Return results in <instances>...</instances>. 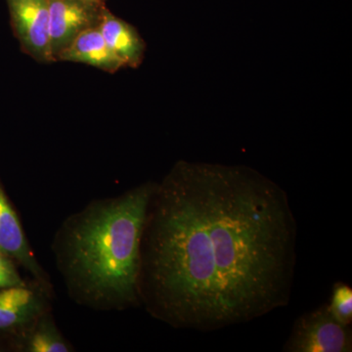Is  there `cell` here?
Wrapping results in <instances>:
<instances>
[{"instance_id": "1", "label": "cell", "mask_w": 352, "mask_h": 352, "mask_svg": "<svg viewBox=\"0 0 352 352\" xmlns=\"http://www.w3.org/2000/svg\"><path fill=\"white\" fill-rule=\"evenodd\" d=\"M150 206L140 295L153 314L214 331L288 305L296 223L276 183L243 166L182 162Z\"/></svg>"}, {"instance_id": "2", "label": "cell", "mask_w": 352, "mask_h": 352, "mask_svg": "<svg viewBox=\"0 0 352 352\" xmlns=\"http://www.w3.org/2000/svg\"><path fill=\"white\" fill-rule=\"evenodd\" d=\"M155 184L88 208L69 229L66 267L89 302L124 305L140 296L141 242Z\"/></svg>"}, {"instance_id": "3", "label": "cell", "mask_w": 352, "mask_h": 352, "mask_svg": "<svg viewBox=\"0 0 352 352\" xmlns=\"http://www.w3.org/2000/svg\"><path fill=\"white\" fill-rule=\"evenodd\" d=\"M287 352H351V325L338 321L327 305L302 315L284 346Z\"/></svg>"}, {"instance_id": "4", "label": "cell", "mask_w": 352, "mask_h": 352, "mask_svg": "<svg viewBox=\"0 0 352 352\" xmlns=\"http://www.w3.org/2000/svg\"><path fill=\"white\" fill-rule=\"evenodd\" d=\"M11 24L22 50L39 63H53L50 44V0H7Z\"/></svg>"}, {"instance_id": "5", "label": "cell", "mask_w": 352, "mask_h": 352, "mask_svg": "<svg viewBox=\"0 0 352 352\" xmlns=\"http://www.w3.org/2000/svg\"><path fill=\"white\" fill-rule=\"evenodd\" d=\"M105 4L94 0H50V44L53 62L74 38L98 25Z\"/></svg>"}, {"instance_id": "6", "label": "cell", "mask_w": 352, "mask_h": 352, "mask_svg": "<svg viewBox=\"0 0 352 352\" xmlns=\"http://www.w3.org/2000/svg\"><path fill=\"white\" fill-rule=\"evenodd\" d=\"M41 292L28 286L0 289V336L22 332L43 315Z\"/></svg>"}, {"instance_id": "7", "label": "cell", "mask_w": 352, "mask_h": 352, "mask_svg": "<svg viewBox=\"0 0 352 352\" xmlns=\"http://www.w3.org/2000/svg\"><path fill=\"white\" fill-rule=\"evenodd\" d=\"M57 61L87 64L110 74L126 68L110 50L97 25L78 34L58 54Z\"/></svg>"}, {"instance_id": "8", "label": "cell", "mask_w": 352, "mask_h": 352, "mask_svg": "<svg viewBox=\"0 0 352 352\" xmlns=\"http://www.w3.org/2000/svg\"><path fill=\"white\" fill-rule=\"evenodd\" d=\"M0 251L6 252L13 261H18L32 275L43 281V270L32 254L25 239L24 230L18 215L6 192L0 185Z\"/></svg>"}, {"instance_id": "9", "label": "cell", "mask_w": 352, "mask_h": 352, "mask_svg": "<svg viewBox=\"0 0 352 352\" xmlns=\"http://www.w3.org/2000/svg\"><path fill=\"white\" fill-rule=\"evenodd\" d=\"M97 27L110 50L124 67L136 68L141 64L145 43L131 25L113 15L105 7Z\"/></svg>"}, {"instance_id": "10", "label": "cell", "mask_w": 352, "mask_h": 352, "mask_svg": "<svg viewBox=\"0 0 352 352\" xmlns=\"http://www.w3.org/2000/svg\"><path fill=\"white\" fill-rule=\"evenodd\" d=\"M43 316L25 332L24 351L27 352H68L71 346L58 332L54 324Z\"/></svg>"}, {"instance_id": "11", "label": "cell", "mask_w": 352, "mask_h": 352, "mask_svg": "<svg viewBox=\"0 0 352 352\" xmlns=\"http://www.w3.org/2000/svg\"><path fill=\"white\" fill-rule=\"evenodd\" d=\"M327 308L330 314L344 325H351L352 321V289L349 285H333L332 296Z\"/></svg>"}, {"instance_id": "12", "label": "cell", "mask_w": 352, "mask_h": 352, "mask_svg": "<svg viewBox=\"0 0 352 352\" xmlns=\"http://www.w3.org/2000/svg\"><path fill=\"white\" fill-rule=\"evenodd\" d=\"M14 261L6 252L0 251V289L25 286Z\"/></svg>"}, {"instance_id": "13", "label": "cell", "mask_w": 352, "mask_h": 352, "mask_svg": "<svg viewBox=\"0 0 352 352\" xmlns=\"http://www.w3.org/2000/svg\"><path fill=\"white\" fill-rule=\"evenodd\" d=\"M95 2H98V3L105 4V0H94Z\"/></svg>"}]
</instances>
